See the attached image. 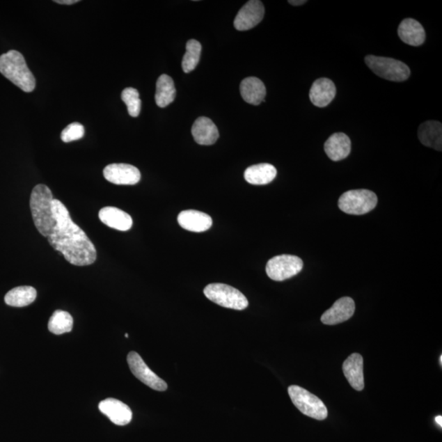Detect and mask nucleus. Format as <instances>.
I'll return each mask as SVG.
<instances>
[{"instance_id": "nucleus-1", "label": "nucleus", "mask_w": 442, "mask_h": 442, "mask_svg": "<svg viewBox=\"0 0 442 442\" xmlns=\"http://www.w3.org/2000/svg\"><path fill=\"white\" fill-rule=\"evenodd\" d=\"M53 212L57 226L49 237V244L61 253L69 263L77 267L94 264L97 251L86 232L74 221L68 208L58 199H54Z\"/></svg>"}, {"instance_id": "nucleus-2", "label": "nucleus", "mask_w": 442, "mask_h": 442, "mask_svg": "<svg viewBox=\"0 0 442 442\" xmlns=\"http://www.w3.org/2000/svg\"><path fill=\"white\" fill-rule=\"evenodd\" d=\"M52 191L45 184H38L32 190L30 207L37 230L42 236L49 238L57 226L53 212Z\"/></svg>"}, {"instance_id": "nucleus-3", "label": "nucleus", "mask_w": 442, "mask_h": 442, "mask_svg": "<svg viewBox=\"0 0 442 442\" xmlns=\"http://www.w3.org/2000/svg\"><path fill=\"white\" fill-rule=\"evenodd\" d=\"M0 73L24 92L35 90V78L18 51L10 50L0 56Z\"/></svg>"}, {"instance_id": "nucleus-4", "label": "nucleus", "mask_w": 442, "mask_h": 442, "mask_svg": "<svg viewBox=\"0 0 442 442\" xmlns=\"http://www.w3.org/2000/svg\"><path fill=\"white\" fill-rule=\"evenodd\" d=\"M378 204L377 195L368 189H355L344 193L338 201V207L349 215L361 216L369 213Z\"/></svg>"}, {"instance_id": "nucleus-5", "label": "nucleus", "mask_w": 442, "mask_h": 442, "mask_svg": "<svg viewBox=\"0 0 442 442\" xmlns=\"http://www.w3.org/2000/svg\"><path fill=\"white\" fill-rule=\"evenodd\" d=\"M365 60L371 71L385 80L402 82L411 76V70L407 65L399 60L374 55L366 56Z\"/></svg>"}, {"instance_id": "nucleus-6", "label": "nucleus", "mask_w": 442, "mask_h": 442, "mask_svg": "<svg viewBox=\"0 0 442 442\" xmlns=\"http://www.w3.org/2000/svg\"><path fill=\"white\" fill-rule=\"evenodd\" d=\"M287 390L292 403L303 415L317 420H324L328 417L326 407L314 394L297 385L290 386Z\"/></svg>"}, {"instance_id": "nucleus-7", "label": "nucleus", "mask_w": 442, "mask_h": 442, "mask_svg": "<svg viewBox=\"0 0 442 442\" xmlns=\"http://www.w3.org/2000/svg\"><path fill=\"white\" fill-rule=\"evenodd\" d=\"M203 292L209 300L226 308L243 310L248 306V301L243 293L230 285L212 283Z\"/></svg>"}, {"instance_id": "nucleus-8", "label": "nucleus", "mask_w": 442, "mask_h": 442, "mask_svg": "<svg viewBox=\"0 0 442 442\" xmlns=\"http://www.w3.org/2000/svg\"><path fill=\"white\" fill-rule=\"evenodd\" d=\"M303 268V262L292 255H276L267 265V276L274 281H285L299 274Z\"/></svg>"}, {"instance_id": "nucleus-9", "label": "nucleus", "mask_w": 442, "mask_h": 442, "mask_svg": "<svg viewBox=\"0 0 442 442\" xmlns=\"http://www.w3.org/2000/svg\"><path fill=\"white\" fill-rule=\"evenodd\" d=\"M127 362L132 374L148 387L159 392H164L167 389L166 381L150 369L137 352H129Z\"/></svg>"}, {"instance_id": "nucleus-10", "label": "nucleus", "mask_w": 442, "mask_h": 442, "mask_svg": "<svg viewBox=\"0 0 442 442\" xmlns=\"http://www.w3.org/2000/svg\"><path fill=\"white\" fill-rule=\"evenodd\" d=\"M265 8L262 2L251 0L245 3L235 17L234 26L238 31H248L262 21Z\"/></svg>"}, {"instance_id": "nucleus-11", "label": "nucleus", "mask_w": 442, "mask_h": 442, "mask_svg": "<svg viewBox=\"0 0 442 442\" xmlns=\"http://www.w3.org/2000/svg\"><path fill=\"white\" fill-rule=\"evenodd\" d=\"M104 178L109 182L118 185H134L141 179V171L129 164H111L104 170Z\"/></svg>"}, {"instance_id": "nucleus-12", "label": "nucleus", "mask_w": 442, "mask_h": 442, "mask_svg": "<svg viewBox=\"0 0 442 442\" xmlns=\"http://www.w3.org/2000/svg\"><path fill=\"white\" fill-rule=\"evenodd\" d=\"M355 301L351 297H342L335 302L331 308L325 311L321 316V321L327 325L341 324L350 319L355 313Z\"/></svg>"}, {"instance_id": "nucleus-13", "label": "nucleus", "mask_w": 442, "mask_h": 442, "mask_svg": "<svg viewBox=\"0 0 442 442\" xmlns=\"http://www.w3.org/2000/svg\"><path fill=\"white\" fill-rule=\"evenodd\" d=\"M99 409L116 425H127L132 420V409L118 400L105 399L100 403Z\"/></svg>"}, {"instance_id": "nucleus-14", "label": "nucleus", "mask_w": 442, "mask_h": 442, "mask_svg": "<svg viewBox=\"0 0 442 442\" xmlns=\"http://www.w3.org/2000/svg\"><path fill=\"white\" fill-rule=\"evenodd\" d=\"M364 360L360 354L353 353L344 361L342 365L343 374L352 387L361 392L365 388Z\"/></svg>"}, {"instance_id": "nucleus-15", "label": "nucleus", "mask_w": 442, "mask_h": 442, "mask_svg": "<svg viewBox=\"0 0 442 442\" xmlns=\"http://www.w3.org/2000/svg\"><path fill=\"white\" fill-rule=\"evenodd\" d=\"M336 95V87L328 78L316 80L310 91V100L318 108H324L331 102Z\"/></svg>"}, {"instance_id": "nucleus-16", "label": "nucleus", "mask_w": 442, "mask_h": 442, "mask_svg": "<svg viewBox=\"0 0 442 442\" xmlns=\"http://www.w3.org/2000/svg\"><path fill=\"white\" fill-rule=\"evenodd\" d=\"M178 223L186 230L202 232L210 229L212 226V219L206 213L188 210L179 214Z\"/></svg>"}, {"instance_id": "nucleus-17", "label": "nucleus", "mask_w": 442, "mask_h": 442, "mask_svg": "<svg viewBox=\"0 0 442 442\" xmlns=\"http://www.w3.org/2000/svg\"><path fill=\"white\" fill-rule=\"evenodd\" d=\"M192 134L194 141L200 145H212L220 136L216 125L206 116H201L195 120Z\"/></svg>"}, {"instance_id": "nucleus-18", "label": "nucleus", "mask_w": 442, "mask_h": 442, "mask_svg": "<svg viewBox=\"0 0 442 442\" xmlns=\"http://www.w3.org/2000/svg\"><path fill=\"white\" fill-rule=\"evenodd\" d=\"M352 150L351 139L343 133H335L324 143V151L334 161L345 159Z\"/></svg>"}, {"instance_id": "nucleus-19", "label": "nucleus", "mask_w": 442, "mask_h": 442, "mask_svg": "<svg viewBox=\"0 0 442 442\" xmlns=\"http://www.w3.org/2000/svg\"><path fill=\"white\" fill-rule=\"evenodd\" d=\"M99 217L104 225L120 231H127L132 229L133 225L132 218L129 214L113 207L102 208Z\"/></svg>"}, {"instance_id": "nucleus-20", "label": "nucleus", "mask_w": 442, "mask_h": 442, "mask_svg": "<svg viewBox=\"0 0 442 442\" xmlns=\"http://www.w3.org/2000/svg\"><path fill=\"white\" fill-rule=\"evenodd\" d=\"M398 35L404 43L411 46H420L425 43L426 39L423 26L413 18H407L402 22L398 28Z\"/></svg>"}, {"instance_id": "nucleus-21", "label": "nucleus", "mask_w": 442, "mask_h": 442, "mask_svg": "<svg viewBox=\"0 0 442 442\" xmlns=\"http://www.w3.org/2000/svg\"><path fill=\"white\" fill-rule=\"evenodd\" d=\"M418 137L423 145L435 150H442V125L435 120H429L420 125Z\"/></svg>"}, {"instance_id": "nucleus-22", "label": "nucleus", "mask_w": 442, "mask_h": 442, "mask_svg": "<svg viewBox=\"0 0 442 442\" xmlns=\"http://www.w3.org/2000/svg\"><path fill=\"white\" fill-rule=\"evenodd\" d=\"M240 93L242 97L248 104L259 105L265 102L267 88L264 83L257 77H248L241 82Z\"/></svg>"}, {"instance_id": "nucleus-23", "label": "nucleus", "mask_w": 442, "mask_h": 442, "mask_svg": "<svg viewBox=\"0 0 442 442\" xmlns=\"http://www.w3.org/2000/svg\"><path fill=\"white\" fill-rule=\"evenodd\" d=\"M277 170L271 164H262L249 166L245 171L246 182L254 185H265L271 183L276 179Z\"/></svg>"}, {"instance_id": "nucleus-24", "label": "nucleus", "mask_w": 442, "mask_h": 442, "mask_svg": "<svg viewBox=\"0 0 442 442\" xmlns=\"http://www.w3.org/2000/svg\"><path fill=\"white\" fill-rule=\"evenodd\" d=\"M176 96L175 84L169 76L161 75L157 81L155 95L156 104L159 108L164 109L173 102Z\"/></svg>"}, {"instance_id": "nucleus-25", "label": "nucleus", "mask_w": 442, "mask_h": 442, "mask_svg": "<svg viewBox=\"0 0 442 442\" xmlns=\"http://www.w3.org/2000/svg\"><path fill=\"white\" fill-rule=\"evenodd\" d=\"M36 297L37 292L33 287L21 286L9 291L4 297V301L10 306L24 307L34 302Z\"/></svg>"}, {"instance_id": "nucleus-26", "label": "nucleus", "mask_w": 442, "mask_h": 442, "mask_svg": "<svg viewBox=\"0 0 442 442\" xmlns=\"http://www.w3.org/2000/svg\"><path fill=\"white\" fill-rule=\"evenodd\" d=\"M48 328L51 333L61 335L72 331L73 318L67 311L56 310L49 319Z\"/></svg>"}, {"instance_id": "nucleus-27", "label": "nucleus", "mask_w": 442, "mask_h": 442, "mask_svg": "<svg viewBox=\"0 0 442 442\" xmlns=\"http://www.w3.org/2000/svg\"><path fill=\"white\" fill-rule=\"evenodd\" d=\"M202 45L196 40H190L186 45V53L182 60V68L185 73L193 72L198 66L201 57Z\"/></svg>"}, {"instance_id": "nucleus-28", "label": "nucleus", "mask_w": 442, "mask_h": 442, "mask_svg": "<svg viewBox=\"0 0 442 442\" xmlns=\"http://www.w3.org/2000/svg\"><path fill=\"white\" fill-rule=\"evenodd\" d=\"M122 100L127 106L129 114L133 118H137L141 113L142 102L136 88H125L122 93Z\"/></svg>"}, {"instance_id": "nucleus-29", "label": "nucleus", "mask_w": 442, "mask_h": 442, "mask_svg": "<svg viewBox=\"0 0 442 442\" xmlns=\"http://www.w3.org/2000/svg\"><path fill=\"white\" fill-rule=\"evenodd\" d=\"M85 128L78 123H74L68 125L61 134L62 141L65 143L79 141L84 137Z\"/></svg>"}, {"instance_id": "nucleus-30", "label": "nucleus", "mask_w": 442, "mask_h": 442, "mask_svg": "<svg viewBox=\"0 0 442 442\" xmlns=\"http://www.w3.org/2000/svg\"><path fill=\"white\" fill-rule=\"evenodd\" d=\"M54 2L59 4H67V6H71V4L78 3L79 0H55Z\"/></svg>"}, {"instance_id": "nucleus-31", "label": "nucleus", "mask_w": 442, "mask_h": 442, "mask_svg": "<svg viewBox=\"0 0 442 442\" xmlns=\"http://www.w3.org/2000/svg\"><path fill=\"white\" fill-rule=\"evenodd\" d=\"M288 3L292 4V6H302V4L306 3V1H305V0L304 1L303 0H290Z\"/></svg>"}, {"instance_id": "nucleus-32", "label": "nucleus", "mask_w": 442, "mask_h": 442, "mask_svg": "<svg viewBox=\"0 0 442 442\" xmlns=\"http://www.w3.org/2000/svg\"><path fill=\"white\" fill-rule=\"evenodd\" d=\"M435 420L437 425H439L441 427H442V417L441 416H437L436 417Z\"/></svg>"}, {"instance_id": "nucleus-33", "label": "nucleus", "mask_w": 442, "mask_h": 442, "mask_svg": "<svg viewBox=\"0 0 442 442\" xmlns=\"http://www.w3.org/2000/svg\"><path fill=\"white\" fill-rule=\"evenodd\" d=\"M440 364L442 365V356H440Z\"/></svg>"}, {"instance_id": "nucleus-34", "label": "nucleus", "mask_w": 442, "mask_h": 442, "mask_svg": "<svg viewBox=\"0 0 442 442\" xmlns=\"http://www.w3.org/2000/svg\"><path fill=\"white\" fill-rule=\"evenodd\" d=\"M125 338H129V335L127 333H125Z\"/></svg>"}]
</instances>
